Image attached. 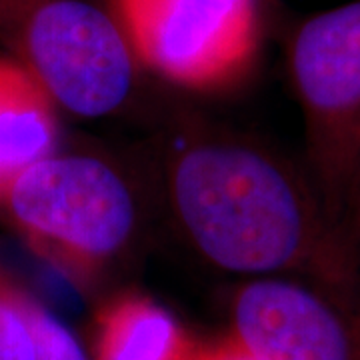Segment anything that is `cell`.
I'll list each match as a JSON object with an SVG mask.
<instances>
[{"instance_id": "obj_10", "label": "cell", "mask_w": 360, "mask_h": 360, "mask_svg": "<svg viewBox=\"0 0 360 360\" xmlns=\"http://www.w3.org/2000/svg\"><path fill=\"white\" fill-rule=\"evenodd\" d=\"M0 360H34L32 340L13 296V274L0 262Z\"/></svg>"}, {"instance_id": "obj_6", "label": "cell", "mask_w": 360, "mask_h": 360, "mask_svg": "<svg viewBox=\"0 0 360 360\" xmlns=\"http://www.w3.org/2000/svg\"><path fill=\"white\" fill-rule=\"evenodd\" d=\"M231 336L255 360H360V284L255 276L232 292Z\"/></svg>"}, {"instance_id": "obj_7", "label": "cell", "mask_w": 360, "mask_h": 360, "mask_svg": "<svg viewBox=\"0 0 360 360\" xmlns=\"http://www.w3.org/2000/svg\"><path fill=\"white\" fill-rule=\"evenodd\" d=\"M56 110L37 78L0 56V196L26 168L56 153Z\"/></svg>"}, {"instance_id": "obj_9", "label": "cell", "mask_w": 360, "mask_h": 360, "mask_svg": "<svg viewBox=\"0 0 360 360\" xmlns=\"http://www.w3.org/2000/svg\"><path fill=\"white\" fill-rule=\"evenodd\" d=\"M13 296L32 340L34 360H90L75 333L14 276Z\"/></svg>"}, {"instance_id": "obj_8", "label": "cell", "mask_w": 360, "mask_h": 360, "mask_svg": "<svg viewBox=\"0 0 360 360\" xmlns=\"http://www.w3.org/2000/svg\"><path fill=\"white\" fill-rule=\"evenodd\" d=\"M194 348L196 342L162 304L124 295L101 310L90 360H191Z\"/></svg>"}, {"instance_id": "obj_12", "label": "cell", "mask_w": 360, "mask_h": 360, "mask_svg": "<svg viewBox=\"0 0 360 360\" xmlns=\"http://www.w3.org/2000/svg\"><path fill=\"white\" fill-rule=\"evenodd\" d=\"M191 360H255L243 345H238L231 335L212 345H196Z\"/></svg>"}, {"instance_id": "obj_4", "label": "cell", "mask_w": 360, "mask_h": 360, "mask_svg": "<svg viewBox=\"0 0 360 360\" xmlns=\"http://www.w3.org/2000/svg\"><path fill=\"white\" fill-rule=\"evenodd\" d=\"M0 44L72 115H112L136 84L115 16L86 0H0Z\"/></svg>"}, {"instance_id": "obj_11", "label": "cell", "mask_w": 360, "mask_h": 360, "mask_svg": "<svg viewBox=\"0 0 360 360\" xmlns=\"http://www.w3.org/2000/svg\"><path fill=\"white\" fill-rule=\"evenodd\" d=\"M340 236L348 250L360 260V167L356 170L352 193L348 198L345 219L340 222Z\"/></svg>"}, {"instance_id": "obj_3", "label": "cell", "mask_w": 360, "mask_h": 360, "mask_svg": "<svg viewBox=\"0 0 360 360\" xmlns=\"http://www.w3.org/2000/svg\"><path fill=\"white\" fill-rule=\"evenodd\" d=\"M286 70L304 122V168L340 232L360 167V0L300 20Z\"/></svg>"}, {"instance_id": "obj_2", "label": "cell", "mask_w": 360, "mask_h": 360, "mask_svg": "<svg viewBox=\"0 0 360 360\" xmlns=\"http://www.w3.org/2000/svg\"><path fill=\"white\" fill-rule=\"evenodd\" d=\"M14 231L78 283L96 278L130 245L139 210L124 176L103 158L51 155L0 196Z\"/></svg>"}, {"instance_id": "obj_5", "label": "cell", "mask_w": 360, "mask_h": 360, "mask_svg": "<svg viewBox=\"0 0 360 360\" xmlns=\"http://www.w3.org/2000/svg\"><path fill=\"white\" fill-rule=\"evenodd\" d=\"M136 63L182 89L238 84L262 39L258 0H110Z\"/></svg>"}, {"instance_id": "obj_1", "label": "cell", "mask_w": 360, "mask_h": 360, "mask_svg": "<svg viewBox=\"0 0 360 360\" xmlns=\"http://www.w3.org/2000/svg\"><path fill=\"white\" fill-rule=\"evenodd\" d=\"M167 194L184 238L217 269L360 284V260L304 165L266 142L222 130L184 136L168 158Z\"/></svg>"}]
</instances>
